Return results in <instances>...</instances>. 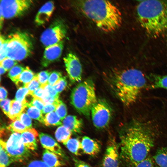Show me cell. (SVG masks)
Instances as JSON below:
<instances>
[{
	"label": "cell",
	"mask_w": 167,
	"mask_h": 167,
	"mask_svg": "<svg viewBox=\"0 0 167 167\" xmlns=\"http://www.w3.org/2000/svg\"><path fill=\"white\" fill-rule=\"evenodd\" d=\"M154 127L149 121L134 119L120 136L122 156L133 166L147 157L155 142Z\"/></svg>",
	"instance_id": "cell-1"
},
{
	"label": "cell",
	"mask_w": 167,
	"mask_h": 167,
	"mask_svg": "<svg viewBox=\"0 0 167 167\" xmlns=\"http://www.w3.org/2000/svg\"><path fill=\"white\" fill-rule=\"evenodd\" d=\"M109 82L116 96L126 106L136 102L147 84L144 74L134 68L113 73L110 76Z\"/></svg>",
	"instance_id": "cell-2"
},
{
	"label": "cell",
	"mask_w": 167,
	"mask_h": 167,
	"mask_svg": "<svg viewBox=\"0 0 167 167\" xmlns=\"http://www.w3.org/2000/svg\"><path fill=\"white\" fill-rule=\"evenodd\" d=\"M76 3L80 11L102 31L112 32L121 26L122 22L121 13L110 1L80 0L77 1Z\"/></svg>",
	"instance_id": "cell-3"
},
{
	"label": "cell",
	"mask_w": 167,
	"mask_h": 167,
	"mask_svg": "<svg viewBox=\"0 0 167 167\" xmlns=\"http://www.w3.org/2000/svg\"><path fill=\"white\" fill-rule=\"evenodd\" d=\"M136 11L140 25L149 36L156 38L167 31V1H141Z\"/></svg>",
	"instance_id": "cell-4"
},
{
	"label": "cell",
	"mask_w": 167,
	"mask_h": 167,
	"mask_svg": "<svg viewBox=\"0 0 167 167\" xmlns=\"http://www.w3.org/2000/svg\"><path fill=\"white\" fill-rule=\"evenodd\" d=\"M71 100V104L79 113L89 116L97 101L93 80L87 79L77 85L72 91Z\"/></svg>",
	"instance_id": "cell-5"
},
{
	"label": "cell",
	"mask_w": 167,
	"mask_h": 167,
	"mask_svg": "<svg viewBox=\"0 0 167 167\" xmlns=\"http://www.w3.org/2000/svg\"><path fill=\"white\" fill-rule=\"evenodd\" d=\"M7 57L16 61L24 60L32 54V41L25 32H17L8 37Z\"/></svg>",
	"instance_id": "cell-6"
},
{
	"label": "cell",
	"mask_w": 167,
	"mask_h": 167,
	"mask_svg": "<svg viewBox=\"0 0 167 167\" xmlns=\"http://www.w3.org/2000/svg\"><path fill=\"white\" fill-rule=\"evenodd\" d=\"M20 137V134L13 133L6 142L0 139V145L6 150L14 161H22L30 156L29 150L24 145Z\"/></svg>",
	"instance_id": "cell-7"
},
{
	"label": "cell",
	"mask_w": 167,
	"mask_h": 167,
	"mask_svg": "<svg viewBox=\"0 0 167 167\" xmlns=\"http://www.w3.org/2000/svg\"><path fill=\"white\" fill-rule=\"evenodd\" d=\"M92 120L94 126L103 129L109 125L112 116L111 109L104 100H97L91 111Z\"/></svg>",
	"instance_id": "cell-8"
},
{
	"label": "cell",
	"mask_w": 167,
	"mask_h": 167,
	"mask_svg": "<svg viewBox=\"0 0 167 167\" xmlns=\"http://www.w3.org/2000/svg\"><path fill=\"white\" fill-rule=\"evenodd\" d=\"M32 3L30 0H1L0 13L6 19L17 17L25 12Z\"/></svg>",
	"instance_id": "cell-9"
},
{
	"label": "cell",
	"mask_w": 167,
	"mask_h": 167,
	"mask_svg": "<svg viewBox=\"0 0 167 167\" xmlns=\"http://www.w3.org/2000/svg\"><path fill=\"white\" fill-rule=\"evenodd\" d=\"M66 31L62 22L55 21L42 33L40 41L45 47L55 44L62 41Z\"/></svg>",
	"instance_id": "cell-10"
},
{
	"label": "cell",
	"mask_w": 167,
	"mask_h": 167,
	"mask_svg": "<svg viewBox=\"0 0 167 167\" xmlns=\"http://www.w3.org/2000/svg\"><path fill=\"white\" fill-rule=\"evenodd\" d=\"M63 60L71 81L73 83L80 81L82 68L78 57L74 53H69L63 58Z\"/></svg>",
	"instance_id": "cell-11"
},
{
	"label": "cell",
	"mask_w": 167,
	"mask_h": 167,
	"mask_svg": "<svg viewBox=\"0 0 167 167\" xmlns=\"http://www.w3.org/2000/svg\"><path fill=\"white\" fill-rule=\"evenodd\" d=\"M118 147L114 139L110 140L102 160V167H119Z\"/></svg>",
	"instance_id": "cell-12"
},
{
	"label": "cell",
	"mask_w": 167,
	"mask_h": 167,
	"mask_svg": "<svg viewBox=\"0 0 167 167\" xmlns=\"http://www.w3.org/2000/svg\"><path fill=\"white\" fill-rule=\"evenodd\" d=\"M64 47L63 41L55 44L46 47L41 61L43 67H46L58 59L61 56Z\"/></svg>",
	"instance_id": "cell-13"
},
{
	"label": "cell",
	"mask_w": 167,
	"mask_h": 167,
	"mask_svg": "<svg viewBox=\"0 0 167 167\" xmlns=\"http://www.w3.org/2000/svg\"><path fill=\"white\" fill-rule=\"evenodd\" d=\"M40 143L45 149L50 151L61 157H64V153L60 145L49 135L41 133L39 135Z\"/></svg>",
	"instance_id": "cell-14"
},
{
	"label": "cell",
	"mask_w": 167,
	"mask_h": 167,
	"mask_svg": "<svg viewBox=\"0 0 167 167\" xmlns=\"http://www.w3.org/2000/svg\"><path fill=\"white\" fill-rule=\"evenodd\" d=\"M54 8V2L52 1L46 2L39 9L36 15L35 22L38 26L42 25L49 20Z\"/></svg>",
	"instance_id": "cell-15"
},
{
	"label": "cell",
	"mask_w": 167,
	"mask_h": 167,
	"mask_svg": "<svg viewBox=\"0 0 167 167\" xmlns=\"http://www.w3.org/2000/svg\"><path fill=\"white\" fill-rule=\"evenodd\" d=\"M39 135L35 129L29 128L21 134V140L26 148L35 151L37 148V138Z\"/></svg>",
	"instance_id": "cell-16"
},
{
	"label": "cell",
	"mask_w": 167,
	"mask_h": 167,
	"mask_svg": "<svg viewBox=\"0 0 167 167\" xmlns=\"http://www.w3.org/2000/svg\"><path fill=\"white\" fill-rule=\"evenodd\" d=\"M81 142L82 152L86 154L96 156L100 151L101 147L99 143L89 137L84 136Z\"/></svg>",
	"instance_id": "cell-17"
},
{
	"label": "cell",
	"mask_w": 167,
	"mask_h": 167,
	"mask_svg": "<svg viewBox=\"0 0 167 167\" xmlns=\"http://www.w3.org/2000/svg\"><path fill=\"white\" fill-rule=\"evenodd\" d=\"M62 125L72 133H79L82 131L83 122L82 120L77 116L69 115L62 120Z\"/></svg>",
	"instance_id": "cell-18"
},
{
	"label": "cell",
	"mask_w": 167,
	"mask_h": 167,
	"mask_svg": "<svg viewBox=\"0 0 167 167\" xmlns=\"http://www.w3.org/2000/svg\"><path fill=\"white\" fill-rule=\"evenodd\" d=\"M29 103L26 99L22 102L15 100L11 101V108L8 117L12 120L14 121L18 118L28 106Z\"/></svg>",
	"instance_id": "cell-19"
},
{
	"label": "cell",
	"mask_w": 167,
	"mask_h": 167,
	"mask_svg": "<svg viewBox=\"0 0 167 167\" xmlns=\"http://www.w3.org/2000/svg\"><path fill=\"white\" fill-rule=\"evenodd\" d=\"M35 75L29 68L26 66L22 73L13 82L19 88L25 87L32 80Z\"/></svg>",
	"instance_id": "cell-20"
},
{
	"label": "cell",
	"mask_w": 167,
	"mask_h": 167,
	"mask_svg": "<svg viewBox=\"0 0 167 167\" xmlns=\"http://www.w3.org/2000/svg\"><path fill=\"white\" fill-rule=\"evenodd\" d=\"M59 157L54 152L45 149L43 152V161L50 167H60L63 165Z\"/></svg>",
	"instance_id": "cell-21"
},
{
	"label": "cell",
	"mask_w": 167,
	"mask_h": 167,
	"mask_svg": "<svg viewBox=\"0 0 167 167\" xmlns=\"http://www.w3.org/2000/svg\"><path fill=\"white\" fill-rule=\"evenodd\" d=\"M72 133L68 129L62 125L59 126L56 130L55 137L58 142L65 145L71 139Z\"/></svg>",
	"instance_id": "cell-22"
},
{
	"label": "cell",
	"mask_w": 167,
	"mask_h": 167,
	"mask_svg": "<svg viewBox=\"0 0 167 167\" xmlns=\"http://www.w3.org/2000/svg\"><path fill=\"white\" fill-rule=\"evenodd\" d=\"M151 77L152 83L149 86L150 88L167 89V75H152Z\"/></svg>",
	"instance_id": "cell-23"
},
{
	"label": "cell",
	"mask_w": 167,
	"mask_h": 167,
	"mask_svg": "<svg viewBox=\"0 0 167 167\" xmlns=\"http://www.w3.org/2000/svg\"><path fill=\"white\" fill-rule=\"evenodd\" d=\"M153 159L159 167H167V147L159 149L154 155Z\"/></svg>",
	"instance_id": "cell-24"
},
{
	"label": "cell",
	"mask_w": 167,
	"mask_h": 167,
	"mask_svg": "<svg viewBox=\"0 0 167 167\" xmlns=\"http://www.w3.org/2000/svg\"><path fill=\"white\" fill-rule=\"evenodd\" d=\"M62 122L59 117L54 111L46 114L44 117V124L47 126H60L62 124Z\"/></svg>",
	"instance_id": "cell-25"
},
{
	"label": "cell",
	"mask_w": 167,
	"mask_h": 167,
	"mask_svg": "<svg viewBox=\"0 0 167 167\" xmlns=\"http://www.w3.org/2000/svg\"><path fill=\"white\" fill-rule=\"evenodd\" d=\"M68 149L76 156L80 155L82 150L81 142L77 138H71L65 145Z\"/></svg>",
	"instance_id": "cell-26"
},
{
	"label": "cell",
	"mask_w": 167,
	"mask_h": 167,
	"mask_svg": "<svg viewBox=\"0 0 167 167\" xmlns=\"http://www.w3.org/2000/svg\"><path fill=\"white\" fill-rule=\"evenodd\" d=\"M24 111L31 118L44 124V117L42 115V112L40 110L34 107L28 106Z\"/></svg>",
	"instance_id": "cell-27"
},
{
	"label": "cell",
	"mask_w": 167,
	"mask_h": 167,
	"mask_svg": "<svg viewBox=\"0 0 167 167\" xmlns=\"http://www.w3.org/2000/svg\"><path fill=\"white\" fill-rule=\"evenodd\" d=\"M29 128L26 127L19 119H17L10 124L7 129L13 133L22 134L27 130Z\"/></svg>",
	"instance_id": "cell-28"
},
{
	"label": "cell",
	"mask_w": 167,
	"mask_h": 167,
	"mask_svg": "<svg viewBox=\"0 0 167 167\" xmlns=\"http://www.w3.org/2000/svg\"><path fill=\"white\" fill-rule=\"evenodd\" d=\"M14 162L6 150L1 146L0 148V167H7Z\"/></svg>",
	"instance_id": "cell-29"
},
{
	"label": "cell",
	"mask_w": 167,
	"mask_h": 167,
	"mask_svg": "<svg viewBox=\"0 0 167 167\" xmlns=\"http://www.w3.org/2000/svg\"><path fill=\"white\" fill-rule=\"evenodd\" d=\"M25 68L19 65H16L9 71L8 77L13 81L23 71Z\"/></svg>",
	"instance_id": "cell-30"
},
{
	"label": "cell",
	"mask_w": 167,
	"mask_h": 167,
	"mask_svg": "<svg viewBox=\"0 0 167 167\" xmlns=\"http://www.w3.org/2000/svg\"><path fill=\"white\" fill-rule=\"evenodd\" d=\"M55 112L59 117L62 121L66 116L67 110L66 106L61 100H60Z\"/></svg>",
	"instance_id": "cell-31"
},
{
	"label": "cell",
	"mask_w": 167,
	"mask_h": 167,
	"mask_svg": "<svg viewBox=\"0 0 167 167\" xmlns=\"http://www.w3.org/2000/svg\"><path fill=\"white\" fill-rule=\"evenodd\" d=\"M51 72L48 71H42L38 74L37 75L41 87L48 84V79Z\"/></svg>",
	"instance_id": "cell-32"
},
{
	"label": "cell",
	"mask_w": 167,
	"mask_h": 167,
	"mask_svg": "<svg viewBox=\"0 0 167 167\" xmlns=\"http://www.w3.org/2000/svg\"><path fill=\"white\" fill-rule=\"evenodd\" d=\"M29 90L26 88H19L16 93L15 100L22 102L26 99L25 97L29 95Z\"/></svg>",
	"instance_id": "cell-33"
},
{
	"label": "cell",
	"mask_w": 167,
	"mask_h": 167,
	"mask_svg": "<svg viewBox=\"0 0 167 167\" xmlns=\"http://www.w3.org/2000/svg\"><path fill=\"white\" fill-rule=\"evenodd\" d=\"M41 84L39 82L37 75H36L32 80L26 86L25 88L29 91V95L31 96L33 92L40 87Z\"/></svg>",
	"instance_id": "cell-34"
},
{
	"label": "cell",
	"mask_w": 167,
	"mask_h": 167,
	"mask_svg": "<svg viewBox=\"0 0 167 167\" xmlns=\"http://www.w3.org/2000/svg\"><path fill=\"white\" fill-rule=\"evenodd\" d=\"M153 159L148 156L141 161L133 166V167H156Z\"/></svg>",
	"instance_id": "cell-35"
},
{
	"label": "cell",
	"mask_w": 167,
	"mask_h": 167,
	"mask_svg": "<svg viewBox=\"0 0 167 167\" xmlns=\"http://www.w3.org/2000/svg\"><path fill=\"white\" fill-rule=\"evenodd\" d=\"M17 61L7 57L0 62V66L4 68L6 71L10 70L17 64Z\"/></svg>",
	"instance_id": "cell-36"
},
{
	"label": "cell",
	"mask_w": 167,
	"mask_h": 167,
	"mask_svg": "<svg viewBox=\"0 0 167 167\" xmlns=\"http://www.w3.org/2000/svg\"><path fill=\"white\" fill-rule=\"evenodd\" d=\"M45 104L41 99L33 97V98L29 103L28 106L34 107L42 112L44 107Z\"/></svg>",
	"instance_id": "cell-37"
},
{
	"label": "cell",
	"mask_w": 167,
	"mask_h": 167,
	"mask_svg": "<svg viewBox=\"0 0 167 167\" xmlns=\"http://www.w3.org/2000/svg\"><path fill=\"white\" fill-rule=\"evenodd\" d=\"M62 77V74L59 72L54 71L51 72L49 75L48 84L52 86L57 83Z\"/></svg>",
	"instance_id": "cell-38"
},
{
	"label": "cell",
	"mask_w": 167,
	"mask_h": 167,
	"mask_svg": "<svg viewBox=\"0 0 167 167\" xmlns=\"http://www.w3.org/2000/svg\"><path fill=\"white\" fill-rule=\"evenodd\" d=\"M67 85L66 78L64 76L62 77L53 86L56 91L59 93L64 89Z\"/></svg>",
	"instance_id": "cell-39"
},
{
	"label": "cell",
	"mask_w": 167,
	"mask_h": 167,
	"mask_svg": "<svg viewBox=\"0 0 167 167\" xmlns=\"http://www.w3.org/2000/svg\"><path fill=\"white\" fill-rule=\"evenodd\" d=\"M19 119L21 122L28 128H31L32 122L31 118L24 112H23L19 116Z\"/></svg>",
	"instance_id": "cell-40"
},
{
	"label": "cell",
	"mask_w": 167,
	"mask_h": 167,
	"mask_svg": "<svg viewBox=\"0 0 167 167\" xmlns=\"http://www.w3.org/2000/svg\"><path fill=\"white\" fill-rule=\"evenodd\" d=\"M42 88L44 89L46 95L58 99L59 93L56 91L53 86L48 84Z\"/></svg>",
	"instance_id": "cell-41"
},
{
	"label": "cell",
	"mask_w": 167,
	"mask_h": 167,
	"mask_svg": "<svg viewBox=\"0 0 167 167\" xmlns=\"http://www.w3.org/2000/svg\"><path fill=\"white\" fill-rule=\"evenodd\" d=\"M11 101L8 99L2 100L0 101L1 107L5 114L8 117L11 108Z\"/></svg>",
	"instance_id": "cell-42"
},
{
	"label": "cell",
	"mask_w": 167,
	"mask_h": 167,
	"mask_svg": "<svg viewBox=\"0 0 167 167\" xmlns=\"http://www.w3.org/2000/svg\"><path fill=\"white\" fill-rule=\"evenodd\" d=\"M9 41L8 38L6 39L4 42L0 46V61L1 62L7 57V48Z\"/></svg>",
	"instance_id": "cell-43"
},
{
	"label": "cell",
	"mask_w": 167,
	"mask_h": 167,
	"mask_svg": "<svg viewBox=\"0 0 167 167\" xmlns=\"http://www.w3.org/2000/svg\"><path fill=\"white\" fill-rule=\"evenodd\" d=\"M46 95L44 89L43 88L40 87L34 91L31 96L33 97L43 99Z\"/></svg>",
	"instance_id": "cell-44"
},
{
	"label": "cell",
	"mask_w": 167,
	"mask_h": 167,
	"mask_svg": "<svg viewBox=\"0 0 167 167\" xmlns=\"http://www.w3.org/2000/svg\"><path fill=\"white\" fill-rule=\"evenodd\" d=\"M59 103V102L58 104H45L42 111V113L47 114L48 113L55 111L56 107Z\"/></svg>",
	"instance_id": "cell-45"
},
{
	"label": "cell",
	"mask_w": 167,
	"mask_h": 167,
	"mask_svg": "<svg viewBox=\"0 0 167 167\" xmlns=\"http://www.w3.org/2000/svg\"><path fill=\"white\" fill-rule=\"evenodd\" d=\"M28 167H50L43 161L35 160L31 161Z\"/></svg>",
	"instance_id": "cell-46"
},
{
	"label": "cell",
	"mask_w": 167,
	"mask_h": 167,
	"mask_svg": "<svg viewBox=\"0 0 167 167\" xmlns=\"http://www.w3.org/2000/svg\"><path fill=\"white\" fill-rule=\"evenodd\" d=\"M42 100L45 104H58L60 101L58 99L46 95Z\"/></svg>",
	"instance_id": "cell-47"
},
{
	"label": "cell",
	"mask_w": 167,
	"mask_h": 167,
	"mask_svg": "<svg viewBox=\"0 0 167 167\" xmlns=\"http://www.w3.org/2000/svg\"><path fill=\"white\" fill-rule=\"evenodd\" d=\"M74 161L75 167H91L89 164L84 161L75 159Z\"/></svg>",
	"instance_id": "cell-48"
},
{
	"label": "cell",
	"mask_w": 167,
	"mask_h": 167,
	"mask_svg": "<svg viewBox=\"0 0 167 167\" xmlns=\"http://www.w3.org/2000/svg\"><path fill=\"white\" fill-rule=\"evenodd\" d=\"M0 101L6 99L7 96V92L6 89L1 86L0 88Z\"/></svg>",
	"instance_id": "cell-49"
},
{
	"label": "cell",
	"mask_w": 167,
	"mask_h": 167,
	"mask_svg": "<svg viewBox=\"0 0 167 167\" xmlns=\"http://www.w3.org/2000/svg\"><path fill=\"white\" fill-rule=\"evenodd\" d=\"M4 17L3 15L0 13V28L1 29L4 20Z\"/></svg>",
	"instance_id": "cell-50"
},
{
	"label": "cell",
	"mask_w": 167,
	"mask_h": 167,
	"mask_svg": "<svg viewBox=\"0 0 167 167\" xmlns=\"http://www.w3.org/2000/svg\"><path fill=\"white\" fill-rule=\"evenodd\" d=\"M0 68L1 75L4 74L6 71V70L1 66H0Z\"/></svg>",
	"instance_id": "cell-51"
}]
</instances>
